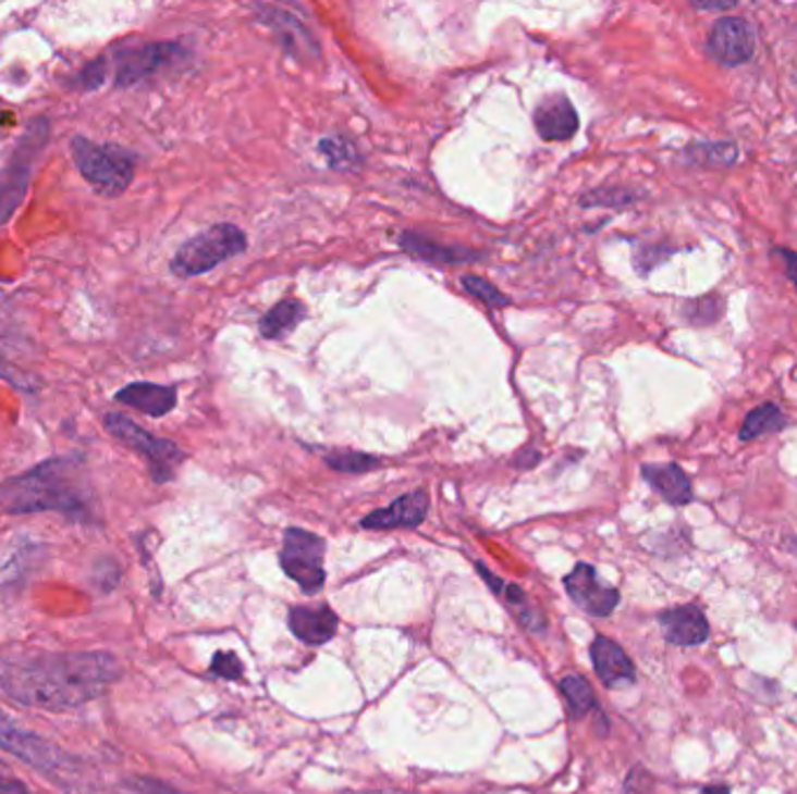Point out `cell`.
Returning a JSON list of instances; mask_svg holds the SVG:
<instances>
[{"label": "cell", "instance_id": "cell-39", "mask_svg": "<svg viewBox=\"0 0 797 794\" xmlns=\"http://www.w3.org/2000/svg\"><path fill=\"white\" fill-rule=\"evenodd\" d=\"M702 794H729V790L725 785H709L702 790Z\"/></svg>", "mask_w": 797, "mask_h": 794}, {"label": "cell", "instance_id": "cell-26", "mask_svg": "<svg viewBox=\"0 0 797 794\" xmlns=\"http://www.w3.org/2000/svg\"><path fill=\"white\" fill-rule=\"evenodd\" d=\"M723 310H725V303H723L721 296H716V294L700 296V299H690V301L684 303V308H680L686 322L697 324V326L719 322L721 315H723Z\"/></svg>", "mask_w": 797, "mask_h": 794}, {"label": "cell", "instance_id": "cell-29", "mask_svg": "<svg viewBox=\"0 0 797 794\" xmlns=\"http://www.w3.org/2000/svg\"><path fill=\"white\" fill-rule=\"evenodd\" d=\"M320 152L329 159L331 169H341V165H355L359 163V154L355 150L353 142H347L345 138H324L320 140Z\"/></svg>", "mask_w": 797, "mask_h": 794}, {"label": "cell", "instance_id": "cell-21", "mask_svg": "<svg viewBox=\"0 0 797 794\" xmlns=\"http://www.w3.org/2000/svg\"><path fill=\"white\" fill-rule=\"evenodd\" d=\"M304 320H306V306L302 301L282 299L259 320V331L263 338L280 340L290 336Z\"/></svg>", "mask_w": 797, "mask_h": 794}, {"label": "cell", "instance_id": "cell-5", "mask_svg": "<svg viewBox=\"0 0 797 794\" xmlns=\"http://www.w3.org/2000/svg\"><path fill=\"white\" fill-rule=\"evenodd\" d=\"M47 138L49 124L45 120L33 122L20 145L14 147L10 161L0 171V224L10 220V214L20 208L33 175V165H36L38 154L47 145Z\"/></svg>", "mask_w": 797, "mask_h": 794}, {"label": "cell", "instance_id": "cell-34", "mask_svg": "<svg viewBox=\"0 0 797 794\" xmlns=\"http://www.w3.org/2000/svg\"><path fill=\"white\" fill-rule=\"evenodd\" d=\"M772 257H778V259L784 261L786 275L790 277V283H793V285H795V289H797V252L786 250V247H776V250H772Z\"/></svg>", "mask_w": 797, "mask_h": 794}, {"label": "cell", "instance_id": "cell-31", "mask_svg": "<svg viewBox=\"0 0 797 794\" xmlns=\"http://www.w3.org/2000/svg\"><path fill=\"white\" fill-rule=\"evenodd\" d=\"M91 581H94V585L98 590H101V592H112L114 587L120 585V581H122V569H120L118 561L106 557L101 561H96L94 573H91Z\"/></svg>", "mask_w": 797, "mask_h": 794}, {"label": "cell", "instance_id": "cell-28", "mask_svg": "<svg viewBox=\"0 0 797 794\" xmlns=\"http://www.w3.org/2000/svg\"><path fill=\"white\" fill-rule=\"evenodd\" d=\"M462 287L467 289V291L474 296V299L483 301V303H486V306H490V308H506V306H511V299H508V296H506L502 289H496V287L490 283V280L480 277V275H464V277H462Z\"/></svg>", "mask_w": 797, "mask_h": 794}, {"label": "cell", "instance_id": "cell-25", "mask_svg": "<svg viewBox=\"0 0 797 794\" xmlns=\"http://www.w3.org/2000/svg\"><path fill=\"white\" fill-rule=\"evenodd\" d=\"M324 464L331 471L357 475V473H371V471L380 469V464H383V461H380L373 455L353 452V450H334V452H327L324 455Z\"/></svg>", "mask_w": 797, "mask_h": 794}, {"label": "cell", "instance_id": "cell-16", "mask_svg": "<svg viewBox=\"0 0 797 794\" xmlns=\"http://www.w3.org/2000/svg\"><path fill=\"white\" fill-rule=\"evenodd\" d=\"M660 626L664 641L678 648H695L709 638V622L697 606L686 604L660 613Z\"/></svg>", "mask_w": 797, "mask_h": 794}, {"label": "cell", "instance_id": "cell-23", "mask_svg": "<svg viewBox=\"0 0 797 794\" xmlns=\"http://www.w3.org/2000/svg\"><path fill=\"white\" fill-rule=\"evenodd\" d=\"M560 690L564 694V702H567L572 718L578 720V718L588 716L592 708H597V697L584 675H578V673L564 675L560 681Z\"/></svg>", "mask_w": 797, "mask_h": 794}, {"label": "cell", "instance_id": "cell-7", "mask_svg": "<svg viewBox=\"0 0 797 794\" xmlns=\"http://www.w3.org/2000/svg\"><path fill=\"white\" fill-rule=\"evenodd\" d=\"M106 426L114 438H120L124 445H128L131 450H136L138 455H143L147 459L149 473H152V480L159 485L169 483V480L175 475L180 461L185 459V452H182L173 441L147 434L143 426L120 415V412H110V415L106 418Z\"/></svg>", "mask_w": 797, "mask_h": 794}, {"label": "cell", "instance_id": "cell-3", "mask_svg": "<svg viewBox=\"0 0 797 794\" xmlns=\"http://www.w3.org/2000/svg\"><path fill=\"white\" fill-rule=\"evenodd\" d=\"M247 250V236L236 224H214L189 238L180 247L171 261V271L177 277L204 275L220 263L234 259Z\"/></svg>", "mask_w": 797, "mask_h": 794}, {"label": "cell", "instance_id": "cell-9", "mask_svg": "<svg viewBox=\"0 0 797 794\" xmlns=\"http://www.w3.org/2000/svg\"><path fill=\"white\" fill-rule=\"evenodd\" d=\"M564 590L578 608L594 618H609L621 601V592L604 583L597 569L586 561H578L572 573L564 575Z\"/></svg>", "mask_w": 797, "mask_h": 794}, {"label": "cell", "instance_id": "cell-15", "mask_svg": "<svg viewBox=\"0 0 797 794\" xmlns=\"http://www.w3.org/2000/svg\"><path fill=\"white\" fill-rule=\"evenodd\" d=\"M590 659L597 678H600L606 687L618 690L635 683L637 669L633 665V659L627 657V653L616 641H611L606 636H594L590 645Z\"/></svg>", "mask_w": 797, "mask_h": 794}, {"label": "cell", "instance_id": "cell-37", "mask_svg": "<svg viewBox=\"0 0 797 794\" xmlns=\"http://www.w3.org/2000/svg\"><path fill=\"white\" fill-rule=\"evenodd\" d=\"M692 8L702 10V12H725V10L737 8V3H735V0H729V3H697V0H695Z\"/></svg>", "mask_w": 797, "mask_h": 794}, {"label": "cell", "instance_id": "cell-22", "mask_svg": "<svg viewBox=\"0 0 797 794\" xmlns=\"http://www.w3.org/2000/svg\"><path fill=\"white\" fill-rule=\"evenodd\" d=\"M786 424H788V420L782 412V408H778L776 404H762L746 415V420L739 429V441L751 443L760 436L776 434V432H782Z\"/></svg>", "mask_w": 797, "mask_h": 794}, {"label": "cell", "instance_id": "cell-2", "mask_svg": "<svg viewBox=\"0 0 797 794\" xmlns=\"http://www.w3.org/2000/svg\"><path fill=\"white\" fill-rule=\"evenodd\" d=\"M0 508L10 516L54 510L73 522H91V489L77 461L49 459L45 464L14 475L0 485Z\"/></svg>", "mask_w": 797, "mask_h": 794}, {"label": "cell", "instance_id": "cell-35", "mask_svg": "<svg viewBox=\"0 0 797 794\" xmlns=\"http://www.w3.org/2000/svg\"><path fill=\"white\" fill-rule=\"evenodd\" d=\"M670 255H672L670 247L653 245V247H649V250H643V252H639V255H637V269H641V266H643V261H646V259H653L651 263H653V266H658V263H662V261H664V257H670Z\"/></svg>", "mask_w": 797, "mask_h": 794}, {"label": "cell", "instance_id": "cell-18", "mask_svg": "<svg viewBox=\"0 0 797 794\" xmlns=\"http://www.w3.org/2000/svg\"><path fill=\"white\" fill-rule=\"evenodd\" d=\"M398 247H402L404 252L418 257L427 263H445V266L476 263L478 259L486 257L483 252L469 250V247H451V245L437 243L422 234H415V231H404V234L398 236Z\"/></svg>", "mask_w": 797, "mask_h": 794}, {"label": "cell", "instance_id": "cell-24", "mask_svg": "<svg viewBox=\"0 0 797 794\" xmlns=\"http://www.w3.org/2000/svg\"><path fill=\"white\" fill-rule=\"evenodd\" d=\"M686 157L697 165H733L739 157L735 142H695Z\"/></svg>", "mask_w": 797, "mask_h": 794}, {"label": "cell", "instance_id": "cell-10", "mask_svg": "<svg viewBox=\"0 0 797 794\" xmlns=\"http://www.w3.org/2000/svg\"><path fill=\"white\" fill-rule=\"evenodd\" d=\"M182 57H185V49L180 42H147L131 47L118 59L114 82H118V87H133Z\"/></svg>", "mask_w": 797, "mask_h": 794}, {"label": "cell", "instance_id": "cell-19", "mask_svg": "<svg viewBox=\"0 0 797 794\" xmlns=\"http://www.w3.org/2000/svg\"><path fill=\"white\" fill-rule=\"evenodd\" d=\"M114 399L124 406L145 412L149 418H163L175 408L177 394L173 387H163L155 383H133L122 387Z\"/></svg>", "mask_w": 797, "mask_h": 794}, {"label": "cell", "instance_id": "cell-12", "mask_svg": "<svg viewBox=\"0 0 797 794\" xmlns=\"http://www.w3.org/2000/svg\"><path fill=\"white\" fill-rule=\"evenodd\" d=\"M257 22L266 28H271L278 42L285 47V52L296 59H318L320 57V42L315 40L308 26L296 20V16L287 10L275 8V5H257L255 8Z\"/></svg>", "mask_w": 797, "mask_h": 794}, {"label": "cell", "instance_id": "cell-17", "mask_svg": "<svg viewBox=\"0 0 797 794\" xmlns=\"http://www.w3.org/2000/svg\"><path fill=\"white\" fill-rule=\"evenodd\" d=\"M290 630L306 645H324L339 632V616L327 604L292 606Z\"/></svg>", "mask_w": 797, "mask_h": 794}, {"label": "cell", "instance_id": "cell-6", "mask_svg": "<svg viewBox=\"0 0 797 794\" xmlns=\"http://www.w3.org/2000/svg\"><path fill=\"white\" fill-rule=\"evenodd\" d=\"M324 553V538L306 532V529L290 526L285 536H282L280 567L306 594H315L324 587L327 581Z\"/></svg>", "mask_w": 797, "mask_h": 794}, {"label": "cell", "instance_id": "cell-14", "mask_svg": "<svg viewBox=\"0 0 797 794\" xmlns=\"http://www.w3.org/2000/svg\"><path fill=\"white\" fill-rule=\"evenodd\" d=\"M578 112L564 94H551L535 110L537 134L548 142L572 140L578 131Z\"/></svg>", "mask_w": 797, "mask_h": 794}, {"label": "cell", "instance_id": "cell-36", "mask_svg": "<svg viewBox=\"0 0 797 794\" xmlns=\"http://www.w3.org/2000/svg\"><path fill=\"white\" fill-rule=\"evenodd\" d=\"M0 794H30V792L22 781L8 779V776L0 773Z\"/></svg>", "mask_w": 797, "mask_h": 794}, {"label": "cell", "instance_id": "cell-20", "mask_svg": "<svg viewBox=\"0 0 797 794\" xmlns=\"http://www.w3.org/2000/svg\"><path fill=\"white\" fill-rule=\"evenodd\" d=\"M641 477L672 506H686L692 501V485L678 464H643Z\"/></svg>", "mask_w": 797, "mask_h": 794}, {"label": "cell", "instance_id": "cell-13", "mask_svg": "<svg viewBox=\"0 0 797 794\" xmlns=\"http://www.w3.org/2000/svg\"><path fill=\"white\" fill-rule=\"evenodd\" d=\"M429 512V494L425 489H415L404 496H398L388 508H378L369 512L367 518L359 522L364 529H415L427 520Z\"/></svg>", "mask_w": 797, "mask_h": 794}, {"label": "cell", "instance_id": "cell-27", "mask_svg": "<svg viewBox=\"0 0 797 794\" xmlns=\"http://www.w3.org/2000/svg\"><path fill=\"white\" fill-rule=\"evenodd\" d=\"M639 198L637 191L627 187H602L580 198L584 208H627Z\"/></svg>", "mask_w": 797, "mask_h": 794}, {"label": "cell", "instance_id": "cell-32", "mask_svg": "<svg viewBox=\"0 0 797 794\" xmlns=\"http://www.w3.org/2000/svg\"><path fill=\"white\" fill-rule=\"evenodd\" d=\"M106 75H108V61L106 59H96L94 63L87 65L85 71H82L79 79H82V85H85L87 89H96V87L103 85Z\"/></svg>", "mask_w": 797, "mask_h": 794}, {"label": "cell", "instance_id": "cell-33", "mask_svg": "<svg viewBox=\"0 0 797 794\" xmlns=\"http://www.w3.org/2000/svg\"><path fill=\"white\" fill-rule=\"evenodd\" d=\"M126 785H128V790H133L136 794H180L171 785H165V783L155 781V779H145V776H138V779H131Z\"/></svg>", "mask_w": 797, "mask_h": 794}, {"label": "cell", "instance_id": "cell-38", "mask_svg": "<svg viewBox=\"0 0 797 794\" xmlns=\"http://www.w3.org/2000/svg\"><path fill=\"white\" fill-rule=\"evenodd\" d=\"M541 457H539V452H535V450H525V452H520L518 455V459H516V464L520 467V469H531V467H535L537 464V461H539Z\"/></svg>", "mask_w": 797, "mask_h": 794}, {"label": "cell", "instance_id": "cell-30", "mask_svg": "<svg viewBox=\"0 0 797 794\" xmlns=\"http://www.w3.org/2000/svg\"><path fill=\"white\" fill-rule=\"evenodd\" d=\"M210 673L222 678V681H241L245 669L236 653H214L210 661Z\"/></svg>", "mask_w": 797, "mask_h": 794}, {"label": "cell", "instance_id": "cell-11", "mask_svg": "<svg viewBox=\"0 0 797 794\" xmlns=\"http://www.w3.org/2000/svg\"><path fill=\"white\" fill-rule=\"evenodd\" d=\"M756 33L741 16H723L713 24L707 38V54L727 69H735L753 59Z\"/></svg>", "mask_w": 797, "mask_h": 794}, {"label": "cell", "instance_id": "cell-8", "mask_svg": "<svg viewBox=\"0 0 797 794\" xmlns=\"http://www.w3.org/2000/svg\"><path fill=\"white\" fill-rule=\"evenodd\" d=\"M0 748L20 757L22 762L42 771L45 776H52V779L57 773L73 771L75 765V759L69 753H63L54 743L45 741L38 734L24 732L22 727L10 722L3 714H0Z\"/></svg>", "mask_w": 797, "mask_h": 794}, {"label": "cell", "instance_id": "cell-4", "mask_svg": "<svg viewBox=\"0 0 797 794\" xmlns=\"http://www.w3.org/2000/svg\"><path fill=\"white\" fill-rule=\"evenodd\" d=\"M73 157L79 173L108 196L126 191L136 173V157L118 145H98L87 138H75Z\"/></svg>", "mask_w": 797, "mask_h": 794}, {"label": "cell", "instance_id": "cell-1", "mask_svg": "<svg viewBox=\"0 0 797 794\" xmlns=\"http://www.w3.org/2000/svg\"><path fill=\"white\" fill-rule=\"evenodd\" d=\"M120 675L118 657L101 650L0 657V692L16 704L54 714L98 699Z\"/></svg>", "mask_w": 797, "mask_h": 794}]
</instances>
